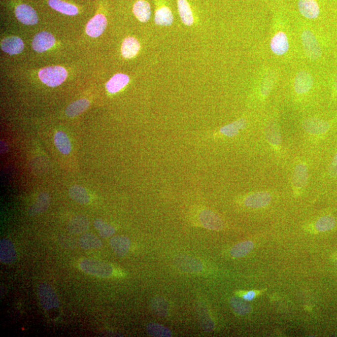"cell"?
I'll return each instance as SVG.
<instances>
[{
    "instance_id": "cell-1",
    "label": "cell",
    "mask_w": 337,
    "mask_h": 337,
    "mask_svg": "<svg viewBox=\"0 0 337 337\" xmlns=\"http://www.w3.org/2000/svg\"><path fill=\"white\" fill-rule=\"evenodd\" d=\"M80 266L84 273L102 278H107L113 273L111 265L96 259H84L81 261Z\"/></svg>"
},
{
    "instance_id": "cell-2",
    "label": "cell",
    "mask_w": 337,
    "mask_h": 337,
    "mask_svg": "<svg viewBox=\"0 0 337 337\" xmlns=\"http://www.w3.org/2000/svg\"><path fill=\"white\" fill-rule=\"evenodd\" d=\"M66 70L61 66L46 67L41 70L39 77L42 82L50 87H56L64 82L67 78Z\"/></svg>"
},
{
    "instance_id": "cell-3",
    "label": "cell",
    "mask_w": 337,
    "mask_h": 337,
    "mask_svg": "<svg viewBox=\"0 0 337 337\" xmlns=\"http://www.w3.org/2000/svg\"><path fill=\"white\" fill-rule=\"evenodd\" d=\"M38 293L40 303L46 311L59 307L58 295L50 284L45 282L41 283L38 287Z\"/></svg>"
},
{
    "instance_id": "cell-4",
    "label": "cell",
    "mask_w": 337,
    "mask_h": 337,
    "mask_svg": "<svg viewBox=\"0 0 337 337\" xmlns=\"http://www.w3.org/2000/svg\"><path fill=\"white\" fill-rule=\"evenodd\" d=\"M290 48L289 38L286 32L277 31L270 41V49L274 55L281 57L289 52Z\"/></svg>"
},
{
    "instance_id": "cell-5",
    "label": "cell",
    "mask_w": 337,
    "mask_h": 337,
    "mask_svg": "<svg viewBox=\"0 0 337 337\" xmlns=\"http://www.w3.org/2000/svg\"><path fill=\"white\" fill-rule=\"evenodd\" d=\"M302 127L306 132L314 136H322L329 131L331 125L329 122L319 118H309L304 120Z\"/></svg>"
},
{
    "instance_id": "cell-6",
    "label": "cell",
    "mask_w": 337,
    "mask_h": 337,
    "mask_svg": "<svg viewBox=\"0 0 337 337\" xmlns=\"http://www.w3.org/2000/svg\"><path fill=\"white\" fill-rule=\"evenodd\" d=\"M308 168L305 163L300 162L296 165L292 174V185L295 193L299 194L305 188L308 181Z\"/></svg>"
},
{
    "instance_id": "cell-7",
    "label": "cell",
    "mask_w": 337,
    "mask_h": 337,
    "mask_svg": "<svg viewBox=\"0 0 337 337\" xmlns=\"http://www.w3.org/2000/svg\"><path fill=\"white\" fill-rule=\"evenodd\" d=\"M302 42L306 53L312 59H317L322 56L321 46L312 32L306 31L302 35Z\"/></svg>"
},
{
    "instance_id": "cell-8",
    "label": "cell",
    "mask_w": 337,
    "mask_h": 337,
    "mask_svg": "<svg viewBox=\"0 0 337 337\" xmlns=\"http://www.w3.org/2000/svg\"><path fill=\"white\" fill-rule=\"evenodd\" d=\"M175 262L179 270L186 273H199L204 267L200 260L189 256L177 257Z\"/></svg>"
},
{
    "instance_id": "cell-9",
    "label": "cell",
    "mask_w": 337,
    "mask_h": 337,
    "mask_svg": "<svg viewBox=\"0 0 337 337\" xmlns=\"http://www.w3.org/2000/svg\"><path fill=\"white\" fill-rule=\"evenodd\" d=\"M314 79L307 71H301L294 79V90L298 94L307 93L313 88Z\"/></svg>"
},
{
    "instance_id": "cell-10",
    "label": "cell",
    "mask_w": 337,
    "mask_h": 337,
    "mask_svg": "<svg viewBox=\"0 0 337 337\" xmlns=\"http://www.w3.org/2000/svg\"><path fill=\"white\" fill-rule=\"evenodd\" d=\"M199 220L203 226L209 230L219 231L224 227L221 217L213 211L208 209L201 212Z\"/></svg>"
},
{
    "instance_id": "cell-11",
    "label": "cell",
    "mask_w": 337,
    "mask_h": 337,
    "mask_svg": "<svg viewBox=\"0 0 337 337\" xmlns=\"http://www.w3.org/2000/svg\"><path fill=\"white\" fill-rule=\"evenodd\" d=\"M15 15L21 23L26 25H34L39 22L35 10L29 5L21 4L15 8Z\"/></svg>"
},
{
    "instance_id": "cell-12",
    "label": "cell",
    "mask_w": 337,
    "mask_h": 337,
    "mask_svg": "<svg viewBox=\"0 0 337 337\" xmlns=\"http://www.w3.org/2000/svg\"><path fill=\"white\" fill-rule=\"evenodd\" d=\"M55 43V39L50 32L43 31L34 37L32 48L38 53H43L52 48Z\"/></svg>"
},
{
    "instance_id": "cell-13",
    "label": "cell",
    "mask_w": 337,
    "mask_h": 337,
    "mask_svg": "<svg viewBox=\"0 0 337 337\" xmlns=\"http://www.w3.org/2000/svg\"><path fill=\"white\" fill-rule=\"evenodd\" d=\"M272 200V195L268 192L262 191L253 193L244 199V205L252 209L263 208L267 206Z\"/></svg>"
},
{
    "instance_id": "cell-14",
    "label": "cell",
    "mask_w": 337,
    "mask_h": 337,
    "mask_svg": "<svg viewBox=\"0 0 337 337\" xmlns=\"http://www.w3.org/2000/svg\"><path fill=\"white\" fill-rule=\"evenodd\" d=\"M107 26V20L102 14H97L86 25V33L92 38H97L103 34Z\"/></svg>"
},
{
    "instance_id": "cell-15",
    "label": "cell",
    "mask_w": 337,
    "mask_h": 337,
    "mask_svg": "<svg viewBox=\"0 0 337 337\" xmlns=\"http://www.w3.org/2000/svg\"><path fill=\"white\" fill-rule=\"evenodd\" d=\"M298 8L300 14L309 20H314L320 15V7L316 0H299Z\"/></svg>"
},
{
    "instance_id": "cell-16",
    "label": "cell",
    "mask_w": 337,
    "mask_h": 337,
    "mask_svg": "<svg viewBox=\"0 0 337 337\" xmlns=\"http://www.w3.org/2000/svg\"><path fill=\"white\" fill-rule=\"evenodd\" d=\"M16 251L14 244L8 239L0 241V260L4 263H12L16 260Z\"/></svg>"
},
{
    "instance_id": "cell-17",
    "label": "cell",
    "mask_w": 337,
    "mask_h": 337,
    "mask_svg": "<svg viewBox=\"0 0 337 337\" xmlns=\"http://www.w3.org/2000/svg\"><path fill=\"white\" fill-rule=\"evenodd\" d=\"M265 138L269 143L276 149L281 148L282 138L279 124L276 122H269L265 126Z\"/></svg>"
},
{
    "instance_id": "cell-18",
    "label": "cell",
    "mask_w": 337,
    "mask_h": 337,
    "mask_svg": "<svg viewBox=\"0 0 337 337\" xmlns=\"http://www.w3.org/2000/svg\"><path fill=\"white\" fill-rule=\"evenodd\" d=\"M110 246L111 249L118 256L123 257L129 252L130 241L126 236H114L111 239Z\"/></svg>"
},
{
    "instance_id": "cell-19",
    "label": "cell",
    "mask_w": 337,
    "mask_h": 337,
    "mask_svg": "<svg viewBox=\"0 0 337 337\" xmlns=\"http://www.w3.org/2000/svg\"><path fill=\"white\" fill-rule=\"evenodd\" d=\"M1 48L5 53L13 55L20 53L23 50L24 43L20 38L10 37L2 41Z\"/></svg>"
},
{
    "instance_id": "cell-20",
    "label": "cell",
    "mask_w": 337,
    "mask_h": 337,
    "mask_svg": "<svg viewBox=\"0 0 337 337\" xmlns=\"http://www.w3.org/2000/svg\"><path fill=\"white\" fill-rule=\"evenodd\" d=\"M89 228V220L83 215H78L73 217L68 225V229L73 234H80L85 232Z\"/></svg>"
},
{
    "instance_id": "cell-21",
    "label": "cell",
    "mask_w": 337,
    "mask_h": 337,
    "mask_svg": "<svg viewBox=\"0 0 337 337\" xmlns=\"http://www.w3.org/2000/svg\"><path fill=\"white\" fill-rule=\"evenodd\" d=\"M133 13L139 21L142 23H146L151 17L150 5L145 0H139L134 5Z\"/></svg>"
},
{
    "instance_id": "cell-22",
    "label": "cell",
    "mask_w": 337,
    "mask_h": 337,
    "mask_svg": "<svg viewBox=\"0 0 337 337\" xmlns=\"http://www.w3.org/2000/svg\"><path fill=\"white\" fill-rule=\"evenodd\" d=\"M129 82L128 76L118 73L111 78V80L107 83L106 87H107L108 91L110 93H116L126 86Z\"/></svg>"
},
{
    "instance_id": "cell-23",
    "label": "cell",
    "mask_w": 337,
    "mask_h": 337,
    "mask_svg": "<svg viewBox=\"0 0 337 337\" xmlns=\"http://www.w3.org/2000/svg\"><path fill=\"white\" fill-rule=\"evenodd\" d=\"M140 49V43L137 39L133 37H127L124 39L122 44V55L125 58H132L137 55Z\"/></svg>"
},
{
    "instance_id": "cell-24",
    "label": "cell",
    "mask_w": 337,
    "mask_h": 337,
    "mask_svg": "<svg viewBox=\"0 0 337 337\" xmlns=\"http://www.w3.org/2000/svg\"><path fill=\"white\" fill-rule=\"evenodd\" d=\"M48 4L53 9L62 14L75 16L78 14V9L69 3L61 1V0H48Z\"/></svg>"
},
{
    "instance_id": "cell-25",
    "label": "cell",
    "mask_w": 337,
    "mask_h": 337,
    "mask_svg": "<svg viewBox=\"0 0 337 337\" xmlns=\"http://www.w3.org/2000/svg\"><path fill=\"white\" fill-rule=\"evenodd\" d=\"M50 198L47 193H42L38 197L34 205L29 209V214L30 216H36V215L43 213L50 206Z\"/></svg>"
},
{
    "instance_id": "cell-26",
    "label": "cell",
    "mask_w": 337,
    "mask_h": 337,
    "mask_svg": "<svg viewBox=\"0 0 337 337\" xmlns=\"http://www.w3.org/2000/svg\"><path fill=\"white\" fill-rule=\"evenodd\" d=\"M80 246L84 250L99 249L103 243L99 238L91 233H85L80 238Z\"/></svg>"
},
{
    "instance_id": "cell-27",
    "label": "cell",
    "mask_w": 337,
    "mask_h": 337,
    "mask_svg": "<svg viewBox=\"0 0 337 337\" xmlns=\"http://www.w3.org/2000/svg\"><path fill=\"white\" fill-rule=\"evenodd\" d=\"M178 6L182 21L187 26H191L194 23V18L188 2L187 0H178Z\"/></svg>"
},
{
    "instance_id": "cell-28",
    "label": "cell",
    "mask_w": 337,
    "mask_h": 337,
    "mask_svg": "<svg viewBox=\"0 0 337 337\" xmlns=\"http://www.w3.org/2000/svg\"><path fill=\"white\" fill-rule=\"evenodd\" d=\"M197 312L200 324L203 329L207 332L213 331L215 328V324L208 310L205 306H201L198 308Z\"/></svg>"
},
{
    "instance_id": "cell-29",
    "label": "cell",
    "mask_w": 337,
    "mask_h": 337,
    "mask_svg": "<svg viewBox=\"0 0 337 337\" xmlns=\"http://www.w3.org/2000/svg\"><path fill=\"white\" fill-rule=\"evenodd\" d=\"M154 20L157 25L170 26L173 22L174 17L170 8L164 7L156 11Z\"/></svg>"
},
{
    "instance_id": "cell-30",
    "label": "cell",
    "mask_w": 337,
    "mask_h": 337,
    "mask_svg": "<svg viewBox=\"0 0 337 337\" xmlns=\"http://www.w3.org/2000/svg\"><path fill=\"white\" fill-rule=\"evenodd\" d=\"M54 144L57 149L63 154H70L72 150V145L67 135L62 131L57 132L54 135Z\"/></svg>"
},
{
    "instance_id": "cell-31",
    "label": "cell",
    "mask_w": 337,
    "mask_h": 337,
    "mask_svg": "<svg viewBox=\"0 0 337 337\" xmlns=\"http://www.w3.org/2000/svg\"><path fill=\"white\" fill-rule=\"evenodd\" d=\"M152 312L160 317L167 316L168 312L167 301L161 297H156L153 299L150 304Z\"/></svg>"
},
{
    "instance_id": "cell-32",
    "label": "cell",
    "mask_w": 337,
    "mask_h": 337,
    "mask_svg": "<svg viewBox=\"0 0 337 337\" xmlns=\"http://www.w3.org/2000/svg\"><path fill=\"white\" fill-rule=\"evenodd\" d=\"M254 244L251 241H247L236 244L230 250L231 256L235 258H241L249 254L254 249Z\"/></svg>"
},
{
    "instance_id": "cell-33",
    "label": "cell",
    "mask_w": 337,
    "mask_h": 337,
    "mask_svg": "<svg viewBox=\"0 0 337 337\" xmlns=\"http://www.w3.org/2000/svg\"><path fill=\"white\" fill-rule=\"evenodd\" d=\"M69 194L73 200H74L79 204H81V205H86L90 200V198H89L86 189L80 186H77V185L71 187L69 191Z\"/></svg>"
},
{
    "instance_id": "cell-34",
    "label": "cell",
    "mask_w": 337,
    "mask_h": 337,
    "mask_svg": "<svg viewBox=\"0 0 337 337\" xmlns=\"http://www.w3.org/2000/svg\"><path fill=\"white\" fill-rule=\"evenodd\" d=\"M89 107V102L86 99H81L70 104L66 110V115L75 117L84 112Z\"/></svg>"
},
{
    "instance_id": "cell-35",
    "label": "cell",
    "mask_w": 337,
    "mask_h": 337,
    "mask_svg": "<svg viewBox=\"0 0 337 337\" xmlns=\"http://www.w3.org/2000/svg\"><path fill=\"white\" fill-rule=\"evenodd\" d=\"M147 332L149 335L156 337H171L173 336L172 331L168 328L156 323H150L147 325Z\"/></svg>"
},
{
    "instance_id": "cell-36",
    "label": "cell",
    "mask_w": 337,
    "mask_h": 337,
    "mask_svg": "<svg viewBox=\"0 0 337 337\" xmlns=\"http://www.w3.org/2000/svg\"><path fill=\"white\" fill-rule=\"evenodd\" d=\"M336 224L335 217L327 215L320 217L315 224V228L319 232H327L333 229Z\"/></svg>"
},
{
    "instance_id": "cell-37",
    "label": "cell",
    "mask_w": 337,
    "mask_h": 337,
    "mask_svg": "<svg viewBox=\"0 0 337 337\" xmlns=\"http://www.w3.org/2000/svg\"><path fill=\"white\" fill-rule=\"evenodd\" d=\"M246 126V121L245 119H242L234 122V123L222 127L220 131L222 134L226 136L227 137H233L239 134V130L245 128Z\"/></svg>"
},
{
    "instance_id": "cell-38",
    "label": "cell",
    "mask_w": 337,
    "mask_h": 337,
    "mask_svg": "<svg viewBox=\"0 0 337 337\" xmlns=\"http://www.w3.org/2000/svg\"><path fill=\"white\" fill-rule=\"evenodd\" d=\"M230 304L233 311L238 315H247L252 311L251 307L248 304L237 297L231 298Z\"/></svg>"
},
{
    "instance_id": "cell-39",
    "label": "cell",
    "mask_w": 337,
    "mask_h": 337,
    "mask_svg": "<svg viewBox=\"0 0 337 337\" xmlns=\"http://www.w3.org/2000/svg\"><path fill=\"white\" fill-rule=\"evenodd\" d=\"M94 225L95 228L98 230L99 235L103 238H108L115 234V228L102 219L95 220Z\"/></svg>"
},
{
    "instance_id": "cell-40",
    "label": "cell",
    "mask_w": 337,
    "mask_h": 337,
    "mask_svg": "<svg viewBox=\"0 0 337 337\" xmlns=\"http://www.w3.org/2000/svg\"><path fill=\"white\" fill-rule=\"evenodd\" d=\"M328 173L331 178H337V152L328 166Z\"/></svg>"
},
{
    "instance_id": "cell-41",
    "label": "cell",
    "mask_w": 337,
    "mask_h": 337,
    "mask_svg": "<svg viewBox=\"0 0 337 337\" xmlns=\"http://www.w3.org/2000/svg\"><path fill=\"white\" fill-rule=\"evenodd\" d=\"M256 292L255 291H249L243 295V298L245 300L251 301L253 300L256 296Z\"/></svg>"
},
{
    "instance_id": "cell-42",
    "label": "cell",
    "mask_w": 337,
    "mask_h": 337,
    "mask_svg": "<svg viewBox=\"0 0 337 337\" xmlns=\"http://www.w3.org/2000/svg\"><path fill=\"white\" fill-rule=\"evenodd\" d=\"M332 91L334 96H337V75L333 81L332 85Z\"/></svg>"
}]
</instances>
